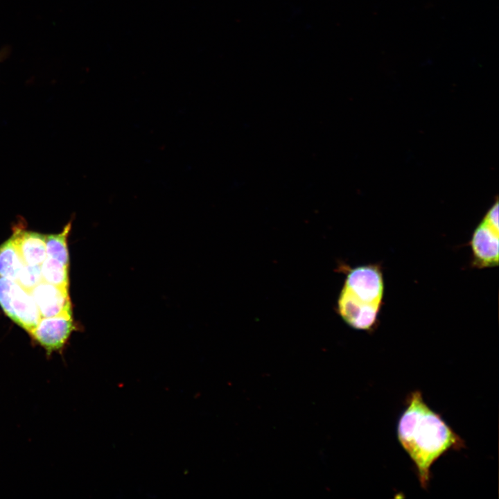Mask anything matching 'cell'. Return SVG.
<instances>
[{
    "label": "cell",
    "instance_id": "277c9868",
    "mask_svg": "<svg viewBox=\"0 0 499 499\" xmlns=\"http://www.w3.org/2000/svg\"><path fill=\"white\" fill-rule=\"evenodd\" d=\"M73 329L72 313H63L42 317L30 335L50 356L63 349Z\"/></svg>",
    "mask_w": 499,
    "mask_h": 499
},
{
    "label": "cell",
    "instance_id": "5b68a950",
    "mask_svg": "<svg viewBox=\"0 0 499 499\" xmlns=\"http://www.w3.org/2000/svg\"><path fill=\"white\" fill-rule=\"evenodd\" d=\"M382 304L363 301L343 287L338 301V313L351 327L371 330L376 324Z\"/></svg>",
    "mask_w": 499,
    "mask_h": 499
},
{
    "label": "cell",
    "instance_id": "30bf717a",
    "mask_svg": "<svg viewBox=\"0 0 499 499\" xmlns=\"http://www.w3.org/2000/svg\"><path fill=\"white\" fill-rule=\"evenodd\" d=\"M70 229L71 222L68 223L59 234L45 235L46 256L68 265L69 252L67 240Z\"/></svg>",
    "mask_w": 499,
    "mask_h": 499
},
{
    "label": "cell",
    "instance_id": "3957f363",
    "mask_svg": "<svg viewBox=\"0 0 499 499\" xmlns=\"http://www.w3.org/2000/svg\"><path fill=\"white\" fill-rule=\"evenodd\" d=\"M344 288L363 301L383 304L384 281L377 265H362L351 270Z\"/></svg>",
    "mask_w": 499,
    "mask_h": 499
},
{
    "label": "cell",
    "instance_id": "7a4b0ae2",
    "mask_svg": "<svg viewBox=\"0 0 499 499\" xmlns=\"http://www.w3.org/2000/svg\"><path fill=\"white\" fill-rule=\"evenodd\" d=\"M0 306L8 317L29 334L42 318L31 292L17 281L1 276Z\"/></svg>",
    "mask_w": 499,
    "mask_h": 499
},
{
    "label": "cell",
    "instance_id": "6da1fadb",
    "mask_svg": "<svg viewBox=\"0 0 499 499\" xmlns=\"http://www.w3.org/2000/svg\"><path fill=\"white\" fill-rule=\"evenodd\" d=\"M397 437L414 462L423 488L428 487L431 466L442 455L464 447L462 439L430 408L419 390L408 398L398 423Z\"/></svg>",
    "mask_w": 499,
    "mask_h": 499
},
{
    "label": "cell",
    "instance_id": "7c38bea8",
    "mask_svg": "<svg viewBox=\"0 0 499 499\" xmlns=\"http://www.w3.org/2000/svg\"><path fill=\"white\" fill-rule=\"evenodd\" d=\"M42 281L43 279L40 265L25 264L16 281L23 288L30 292Z\"/></svg>",
    "mask_w": 499,
    "mask_h": 499
},
{
    "label": "cell",
    "instance_id": "5bb4252c",
    "mask_svg": "<svg viewBox=\"0 0 499 499\" xmlns=\"http://www.w3.org/2000/svg\"><path fill=\"white\" fill-rule=\"evenodd\" d=\"M6 55V50H1L0 52V60Z\"/></svg>",
    "mask_w": 499,
    "mask_h": 499
},
{
    "label": "cell",
    "instance_id": "ba28073f",
    "mask_svg": "<svg viewBox=\"0 0 499 499\" xmlns=\"http://www.w3.org/2000/svg\"><path fill=\"white\" fill-rule=\"evenodd\" d=\"M12 237L25 264L42 263L46 257L45 235L17 228Z\"/></svg>",
    "mask_w": 499,
    "mask_h": 499
},
{
    "label": "cell",
    "instance_id": "8992f818",
    "mask_svg": "<svg viewBox=\"0 0 499 499\" xmlns=\"http://www.w3.org/2000/svg\"><path fill=\"white\" fill-rule=\"evenodd\" d=\"M498 234L499 230L483 220L475 228L470 241L473 266L484 268L498 265Z\"/></svg>",
    "mask_w": 499,
    "mask_h": 499
},
{
    "label": "cell",
    "instance_id": "4fadbf2b",
    "mask_svg": "<svg viewBox=\"0 0 499 499\" xmlns=\"http://www.w3.org/2000/svg\"><path fill=\"white\" fill-rule=\"evenodd\" d=\"M483 221L491 225L496 229L499 230L498 225V203L496 202L487 211Z\"/></svg>",
    "mask_w": 499,
    "mask_h": 499
},
{
    "label": "cell",
    "instance_id": "9c48e42d",
    "mask_svg": "<svg viewBox=\"0 0 499 499\" xmlns=\"http://www.w3.org/2000/svg\"><path fill=\"white\" fill-rule=\"evenodd\" d=\"M24 265L11 236L0 245V276L16 281Z\"/></svg>",
    "mask_w": 499,
    "mask_h": 499
},
{
    "label": "cell",
    "instance_id": "8fae6325",
    "mask_svg": "<svg viewBox=\"0 0 499 499\" xmlns=\"http://www.w3.org/2000/svg\"><path fill=\"white\" fill-rule=\"evenodd\" d=\"M68 265L46 256L40 265L43 281L60 287L69 286Z\"/></svg>",
    "mask_w": 499,
    "mask_h": 499
},
{
    "label": "cell",
    "instance_id": "52a82bcc",
    "mask_svg": "<svg viewBox=\"0 0 499 499\" xmlns=\"http://www.w3.org/2000/svg\"><path fill=\"white\" fill-rule=\"evenodd\" d=\"M30 292L37 304L41 317L72 313L67 288L60 287L42 281Z\"/></svg>",
    "mask_w": 499,
    "mask_h": 499
}]
</instances>
